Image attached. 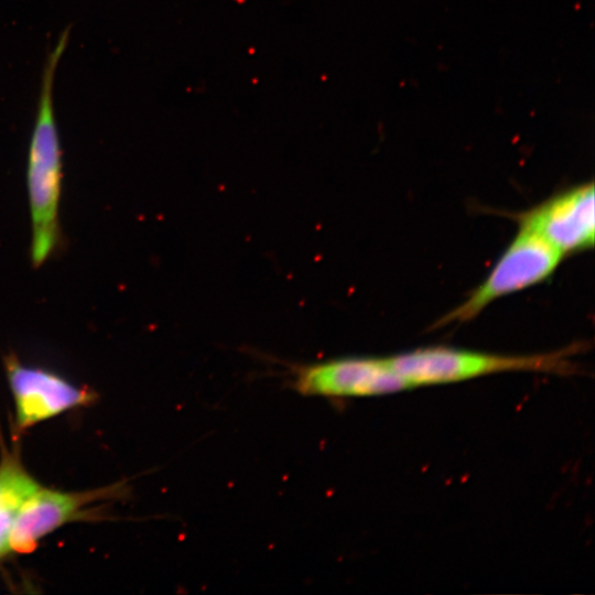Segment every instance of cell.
Here are the masks:
<instances>
[{
	"label": "cell",
	"mask_w": 595,
	"mask_h": 595,
	"mask_svg": "<svg viewBox=\"0 0 595 595\" xmlns=\"http://www.w3.org/2000/svg\"><path fill=\"white\" fill-rule=\"evenodd\" d=\"M66 28L48 52L42 69L40 94L31 133L26 185L31 213V260L41 267L60 241L58 209L62 190V148L54 111V79L69 41Z\"/></svg>",
	"instance_id": "obj_1"
},
{
	"label": "cell",
	"mask_w": 595,
	"mask_h": 595,
	"mask_svg": "<svg viewBox=\"0 0 595 595\" xmlns=\"http://www.w3.org/2000/svg\"><path fill=\"white\" fill-rule=\"evenodd\" d=\"M569 349L540 355L506 356L448 347L419 348L389 357L411 388L464 381L505 371L567 372Z\"/></svg>",
	"instance_id": "obj_2"
},
{
	"label": "cell",
	"mask_w": 595,
	"mask_h": 595,
	"mask_svg": "<svg viewBox=\"0 0 595 595\" xmlns=\"http://www.w3.org/2000/svg\"><path fill=\"white\" fill-rule=\"evenodd\" d=\"M563 256L536 232L519 227L517 236L487 278L463 303L441 317L435 326L475 318L495 300L548 278L556 269Z\"/></svg>",
	"instance_id": "obj_3"
},
{
	"label": "cell",
	"mask_w": 595,
	"mask_h": 595,
	"mask_svg": "<svg viewBox=\"0 0 595 595\" xmlns=\"http://www.w3.org/2000/svg\"><path fill=\"white\" fill-rule=\"evenodd\" d=\"M294 388L304 396L355 398L394 393L411 388L388 358L349 357L300 367Z\"/></svg>",
	"instance_id": "obj_4"
},
{
	"label": "cell",
	"mask_w": 595,
	"mask_h": 595,
	"mask_svg": "<svg viewBox=\"0 0 595 595\" xmlns=\"http://www.w3.org/2000/svg\"><path fill=\"white\" fill-rule=\"evenodd\" d=\"M15 423L21 430L93 401L94 394L47 369L6 359Z\"/></svg>",
	"instance_id": "obj_5"
},
{
	"label": "cell",
	"mask_w": 595,
	"mask_h": 595,
	"mask_svg": "<svg viewBox=\"0 0 595 595\" xmlns=\"http://www.w3.org/2000/svg\"><path fill=\"white\" fill-rule=\"evenodd\" d=\"M121 484L85 491H61L40 486L23 504L9 534L8 550L30 553L61 526L85 516L88 506L118 497Z\"/></svg>",
	"instance_id": "obj_6"
},
{
	"label": "cell",
	"mask_w": 595,
	"mask_h": 595,
	"mask_svg": "<svg viewBox=\"0 0 595 595\" xmlns=\"http://www.w3.org/2000/svg\"><path fill=\"white\" fill-rule=\"evenodd\" d=\"M594 183L565 191L518 216L527 228L563 255L594 245Z\"/></svg>",
	"instance_id": "obj_7"
},
{
	"label": "cell",
	"mask_w": 595,
	"mask_h": 595,
	"mask_svg": "<svg viewBox=\"0 0 595 595\" xmlns=\"http://www.w3.org/2000/svg\"><path fill=\"white\" fill-rule=\"evenodd\" d=\"M40 486L19 456L4 451L0 461V558L9 552V534L18 513Z\"/></svg>",
	"instance_id": "obj_8"
}]
</instances>
